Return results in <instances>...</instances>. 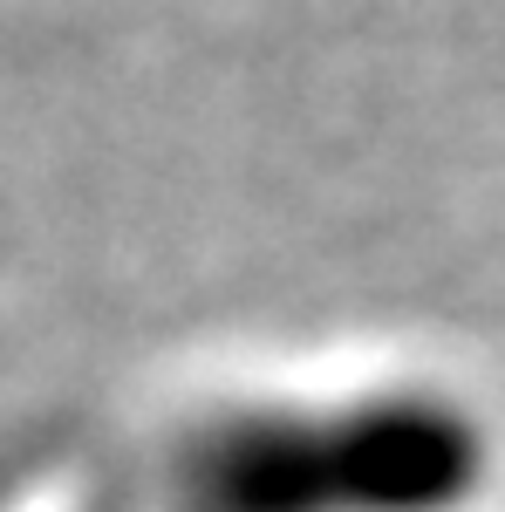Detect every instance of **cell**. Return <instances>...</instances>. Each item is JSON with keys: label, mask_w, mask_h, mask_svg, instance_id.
<instances>
[{"label": "cell", "mask_w": 505, "mask_h": 512, "mask_svg": "<svg viewBox=\"0 0 505 512\" xmlns=\"http://www.w3.org/2000/svg\"><path fill=\"white\" fill-rule=\"evenodd\" d=\"M123 512H492V403L410 362L246 369L157 403L117 451Z\"/></svg>", "instance_id": "6da1fadb"}]
</instances>
